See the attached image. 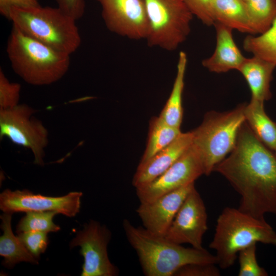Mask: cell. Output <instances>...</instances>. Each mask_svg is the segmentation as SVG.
<instances>
[{"label": "cell", "mask_w": 276, "mask_h": 276, "mask_svg": "<svg viewBox=\"0 0 276 276\" xmlns=\"http://www.w3.org/2000/svg\"><path fill=\"white\" fill-rule=\"evenodd\" d=\"M271 150L245 121L235 148L214 169L240 195L238 209L261 219L267 213L276 216V156Z\"/></svg>", "instance_id": "cell-1"}, {"label": "cell", "mask_w": 276, "mask_h": 276, "mask_svg": "<svg viewBox=\"0 0 276 276\" xmlns=\"http://www.w3.org/2000/svg\"><path fill=\"white\" fill-rule=\"evenodd\" d=\"M126 238L135 250L146 276H172L182 266L193 263H217L216 256L204 248L185 247L164 236L123 222Z\"/></svg>", "instance_id": "cell-2"}, {"label": "cell", "mask_w": 276, "mask_h": 276, "mask_svg": "<svg viewBox=\"0 0 276 276\" xmlns=\"http://www.w3.org/2000/svg\"><path fill=\"white\" fill-rule=\"evenodd\" d=\"M13 71L34 85L53 83L67 73L70 56L21 32L13 25L6 48Z\"/></svg>", "instance_id": "cell-3"}, {"label": "cell", "mask_w": 276, "mask_h": 276, "mask_svg": "<svg viewBox=\"0 0 276 276\" xmlns=\"http://www.w3.org/2000/svg\"><path fill=\"white\" fill-rule=\"evenodd\" d=\"M258 242L276 246V232L265 219L226 207L217 218L209 247L216 251L217 264L226 269L233 265L241 250Z\"/></svg>", "instance_id": "cell-4"}, {"label": "cell", "mask_w": 276, "mask_h": 276, "mask_svg": "<svg viewBox=\"0 0 276 276\" xmlns=\"http://www.w3.org/2000/svg\"><path fill=\"white\" fill-rule=\"evenodd\" d=\"M9 19L27 35L68 55L80 45L76 20L58 7H14L10 10Z\"/></svg>", "instance_id": "cell-5"}, {"label": "cell", "mask_w": 276, "mask_h": 276, "mask_svg": "<svg viewBox=\"0 0 276 276\" xmlns=\"http://www.w3.org/2000/svg\"><path fill=\"white\" fill-rule=\"evenodd\" d=\"M245 105L223 112L209 111L201 124L191 131L192 144L201 159L204 175L213 172L235 148L239 130L245 121Z\"/></svg>", "instance_id": "cell-6"}, {"label": "cell", "mask_w": 276, "mask_h": 276, "mask_svg": "<svg viewBox=\"0 0 276 276\" xmlns=\"http://www.w3.org/2000/svg\"><path fill=\"white\" fill-rule=\"evenodd\" d=\"M144 2L149 20L148 45L168 51L176 50L187 39L194 16L184 1Z\"/></svg>", "instance_id": "cell-7"}, {"label": "cell", "mask_w": 276, "mask_h": 276, "mask_svg": "<svg viewBox=\"0 0 276 276\" xmlns=\"http://www.w3.org/2000/svg\"><path fill=\"white\" fill-rule=\"evenodd\" d=\"M35 112L25 104L0 109V137L6 136L13 143L30 149L34 156V163L43 166L48 131L42 122L33 116Z\"/></svg>", "instance_id": "cell-8"}, {"label": "cell", "mask_w": 276, "mask_h": 276, "mask_svg": "<svg viewBox=\"0 0 276 276\" xmlns=\"http://www.w3.org/2000/svg\"><path fill=\"white\" fill-rule=\"evenodd\" d=\"M111 234L105 225L98 221L90 220L70 242V248L80 247L83 256L81 276H116L118 268L109 260L107 246Z\"/></svg>", "instance_id": "cell-9"}, {"label": "cell", "mask_w": 276, "mask_h": 276, "mask_svg": "<svg viewBox=\"0 0 276 276\" xmlns=\"http://www.w3.org/2000/svg\"><path fill=\"white\" fill-rule=\"evenodd\" d=\"M204 170L201 159L192 145L166 171L152 181L136 188L140 203L151 202L162 195L195 182Z\"/></svg>", "instance_id": "cell-10"}, {"label": "cell", "mask_w": 276, "mask_h": 276, "mask_svg": "<svg viewBox=\"0 0 276 276\" xmlns=\"http://www.w3.org/2000/svg\"><path fill=\"white\" fill-rule=\"evenodd\" d=\"M111 32L132 40L146 39L149 20L144 0H97Z\"/></svg>", "instance_id": "cell-11"}, {"label": "cell", "mask_w": 276, "mask_h": 276, "mask_svg": "<svg viewBox=\"0 0 276 276\" xmlns=\"http://www.w3.org/2000/svg\"><path fill=\"white\" fill-rule=\"evenodd\" d=\"M82 193L71 192L60 197L35 194L28 190L12 191L7 189L0 194V209L13 214L30 211H56L69 217L79 213Z\"/></svg>", "instance_id": "cell-12"}, {"label": "cell", "mask_w": 276, "mask_h": 276, "mask_svg": "<svg viewBox=\"0 0 276 276\" xmlns=\"http://www.w3.org/2000/svg\"><path fill=\"white\" fill-rule=\"evenodd\" d=\"M207 221L205 204L195 187L185 198L164 236L179 244L188 243L194 248H203Z\"/></svg>", "instance_id": "cell-13"}, {"label": "cell", "mask_w": 276, "mask_h": 276, "mask_svg": "<svg viewBox=\"0 0 276 276\" xmlns=\"http://www.w3.org/2000/svg\"><path fill=\"white\" fill-rule=\"evenodd\" d=\"M195 187L193 182L151 202L140 203L136 212L143 227L152 233L165 236L185 198Z\"/></svg>", "instance_id": "cell-14"}, {"label": "cell", "mask_w": 276, "mask_h": 276, "mask_svg": "<svg viewBox=\"0 0 276 276\" xmlns=\"http://www.w3.org/2000/svg\"><path fill=\"white\" fill-rule=\"evenodd\" d=\"M192 132L181 133L172 143L147 161L140 163L132 179L139 188L157 178L171 166L191 146Z\"/></svg>", "instance_id": "cell-15"}, {"label": "cell", "mask_w": 276, "mask_h": 276, "mask_svg": "<svg viewBox=\"0 0 276 276\" xmlns=\"http://www.w3.org/2000/svg\"><path fill=\"white\" fill-rule=\"evenodd\" d=\"M213 26L216 34V48L212 56L202 60V65L216 73L238 70L246 58L234 41L233 29L218 22Z\"/></svg>", "instance_id": "cell-16"}, {"label": "cell", "mask_w": 276, "mask_h": 276, "mask_svg": "<svg viewBox=\"0 0 276 276\" xmlns=\"http://www.w3.org/2000/svg\"><path fill=\"white\" fill-rule=\"evenodd\" d=\"M276 65L257 56L246 58L238 71L246 81L251 99L264 102L271 97L270 83Z\"/></svg>", "instance_id": "cell-17"}, {"label": "cell", "mask_w": 276, "mask_h": 276, "mask_svg": "<svg viewBox=\"0 0 276 276\" xmlns=\"http://www.w3.org/2000/svg\"><path fill=\"white\" fill-rule=\"evenodd\" d=\"M12 215L4 213L1 215V228L4 233L0 237V255L4 258L2 265L10 269L21 262L38 264L39 260L32 255L14 235L11 228Z\"/></svg>", "instance_id": "cell-18"}, {"label": "cell", "mask_w": 276, "mask_h": 276, "mask_svg": "<svg viewBox=\"0 0 276 276\" xmlns=\"http://www.w3.org/2000/svg\"><path fill=\"white\" fill-rule=\"evenodd\" d=\"M212 14L215 22L242 33L255 34L244 0H213Z\"/></svg>", "instance_id": "cell-19"}, {"label": "cell", "mask_w": 276, "mask_h": 276, "mask_svg": "<svg viewBox=\"0 0 276 276\" xmlns=\"http://www.w3.org/2000/svg\"><path fill=\"white\" fill-rule=\"evenodd\" d=\"M188 58L183 51L179 53L176 77L172 90L159 117L169 125L180 128L183 117L182 97Z\"/></svg>", "instance_id": "cell-20"}, {"label": "cell", "mask_w": 276, "mask_h": 276, "mask_svg": "<svg viewBox=\"0 0 276 276\" xmlns=\"http://www.w3.org/2000/svg\"><path fill=\"white\" fill-rule=\"evenodd\" d=\"M245 121L256 136L267 147H276V123L266 114L264 102L251 99L244 107Z\"/></svg>", "instance_id": "cell-21"}, {"label": "cell", "mask_w": 276, "mask_h": 276, "mask_svg": "<svg viewBox=\"0 0 276 276\" xmlns=\"http://www.w3.org/2000/svg\"><path fill=\"white\" fill-rule=\"evenodd\" d=\"M182 132L180 128L171 126L159 117L149 122L147 143L140 163H144L172 143Z\"/></svg>", "instance_id": "cell-22"}, {"label": "cell", "mask_w": 276, "mask_h": 276, "mask_svg": "<svg viewBox=\"0 0 276 276\" xmlns=\"http://www.w3.org/2000/svg\"><path fill=\"white\" fill-rule=\"evenodd\" d=\"M245 51L276 65V19L270 28L257 36L249 35L243 42Z\"/></svg>", "instance_id": "cell-23"}, {"label": "cell", "mask_w": 276, "mask_h": 276, "mask_svg": "<svg viewBox=\"0 0 276 276\" xmlns=\"http://www.w3.org/2000/svg\"><path fill=\"white\" fill-rule=\"evenodd\" d=\"M247 11L255 34H261L276 19V0H246Z\"/></svg>", "instance_id": "cell-24"}, {"label": "cell", "mask_w": 276, "mask_h": 276, "mask_svg": "<svg viewBox=\"0 0 276 276\" xmlns=\"http://www.w3.org/2000/svg\"><path fill=\"white\" fill-rule=\"evenodd\" d=\"M16 226V233L28 231H40L49 233L60 229L53 222L56 211H30L26 213Z\"/></svg>", "instance_id": "cell-25"}, {"label": "cell", "mask_w": 276, "mask_h": 276, "mask_svg": "<svg viewBox=\"0 0 276 276\" xmlns=\"http://www.w3.org/2000/svg\"><path fill=\"white\" fill-rule=\"evenodd\" d=\"M239 276H267L268 273L261 267L256 258V243H253L239 252Z\"/></svg>", "instance_id": "cell-26"}, {"label": "cell", "mask_w": 276, "mask_h": 276, "mask_svg": "<svg viewBox=\"0 0 276 276\" xmlns=\"http://www.w3.org/2000/svg\"><path fill=\"white\" fill-rule=\"evenodd\" d=\"M48 234L40 231H28L18 233L17 237L32 255L39 260L49 243Z\"/></svg>", "instance_id": "cell-27"}, {"label": "cell", "mask_w": 276, "mask_h": 276, "mask_svg": "<svg viewBox=\"0 0 276 276\" xmlns=\"http://www.w3.org/2000/svg\"><path fill=\"white\" fill-rule=\"evenodd\" d=\"M21 86L10 82L0 70V109L13 108L18 104Z\"/></svg>", "instance_id": "cell-28"}, {"label": "cell", "mask_w": 276, "mask_h": 276, "mask_svg": "<svg viewBox=\"0 0 276 276\" xmlns=\"http://www.w3.org/2000/svg\"><path fill=\"white\" fill-rule=\"evenodd\" d=\"M194 16L207 26L215 23L212 14L213 0H183Z\"/></svg>", "instance_id": "cell-29"}, {"label": "cell", "mask_w": 276, "mask_h": 276, "mask_svg": "<svg viewBox=\"0 0 276 276\" xmlns=\"http://www.w3.org/2000/svg\"><path fill=\"white\" fill-rule=\"evenodd\" d=\"M214 263H193L185 265L174 274L175 276H219L220 272Z\"/></svg>", "instance_id": "cell-30"}, {"label": "cell", "mask_w": 276, "mask_h": 276, "mask_svg": "<svg viewBox=\"0 0 276 276\" xmlns=\"http://www.w3.org/2000/svg\"><path fill=\"white\" fill-rule=\"evenodd\" d=\"M58 7L76 20L81 18L85 12V0H56Z\"/></svg>", "instance_id": "cell-31"}, {"label": "cell", "mask_w": 276, "mask_h": 276, "mask_svg": "<svg viewBox=\"0 0 276 276\" xmlns=\"http://www.w3.org/2000/svg\"><path fill=\"white\" fill-rule=\"evenodd\" d=\"M40 6L38 0H0V13L9 19L12 8H29Z\"/></svg>", "instance_id": "cell-32"}, {"label": "cell", "mask_w": 276, "mask_h": 276, "mask_svg": "<svg viewBox=\"0 0 276 276\" xmlns=\"http://www.w3.org/2000/svg\"><path fill=\"white\" fill-rule=\"evenodd\" d=\"M273 151H274V155L276 156V147H275V149Z\"/></svg>", "instance_id": "cell-33"}, {"label": "cell", "mask_w": 276, "mask_h": 276, "mask_svg": "<svg viewBox=\"0 0 276 276\" xmlns=\"http://www.w3.org/2000/svg\"><path fill=\"white\" fill-rule=\"evenodd\" d=\"M244 1H245L246 0H244Z\"/></svg>", "instance_id": "cell-34"}]
</instances>
